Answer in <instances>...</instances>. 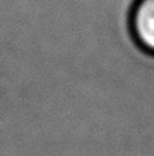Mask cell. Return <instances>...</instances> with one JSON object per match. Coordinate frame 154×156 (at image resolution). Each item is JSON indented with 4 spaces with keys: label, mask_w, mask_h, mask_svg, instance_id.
I'll use <instances>...</instances> for the list:
<instances>
[{
    "label": "cell",
    "mask_w": 154,
    "mask_h": 156,
    "mask_svg": "<svg viewBox=\"0 0 154 156\" xmlns=\"http://www.w3.org/2000/svg\"><path fill=\"white\" fill-rule=\"evenodd\" d=\"M128 27L135 44L154 56V0H135L130 9Z\"/></svg>",
    "instance_id": "obj_1"
}]
</instances>
